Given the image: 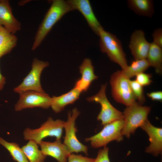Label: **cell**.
<instances>
[{"label":"cell","mask_w":162,"mask_h":162,"mask_svg":"<svg viewBox=\"0 0 162 162\" xmlns=\"http://www.w3.org/2000/svg\"><path fill=\"white\" fill-rule=\"evenodd\" d=\"M74 10L63 0H54L37 31L32 47L35 50L40 44L53 26L67 13Z\"/></svg>","instance_id":"6da1fadb"},{"label":"cell","mask_w":162,"mask_h":162,"mask_svg":"<svg viewBox=\"0 0 162 162\" xmlns=\"http://www.w3.org/2000/svg\"><path fill=\"white\" fill-rule=\"evenodd\" d=\"M100 51L106 53L110 60L118 64L122 70L128 66L126 55L120 40L112 33L105 31L103 27L98 31Z\"/></svg>","instance_id":"7a4b0ae2"},{"label":"cell","mask_w":162,"mask_h":162,"mask_svg":"<svg viewBox=\"0 0 162 162\" xmlns=\"http://www.w3.org/2000/svg\"><path fill=\"white\" fill-rule=\"evenodd\" d=\"M151 107L142 106L136 101L127 106L123 113L124 124L122 134L127 138L130 137L138 128L141 126L148 119Z\"/></svg>","instance_id":"3957f363"},{"label":"cell","mask_w":162,"mask_h":162,"mask_svg":"<svg viewBox=\"0 0 162 162\" xmlns=\"http://www.w3.org/2000/svg\"><path fill=\"white\" fill-rule=\"evenodd\" d=\"M65 122L61 119L54 120L51 117L38 128H27L23 133L26 140H32L39 145L43 140L47 137H55L56 140H61Z\"/></svg>","instance_id":"277c9868"},{"label":"cell","mask_w":162,"mask_h":162,"mask_svg":"<svg viewBox=\"0 0 162 162\" xmlns=\"http://www.w3.org/2000/svg\"><path fill=\"white\" fill-rule=\"evenodd\" d=\"M130 80L121 70L114 73L110 80L113 98L117 102L127 106L136 102L131 89Z\"/></svg>","instance_id":"5b68a950"},{"label":"cell","mask_w":162,"mask_h":162,"mask_svg":"<svg viewBox=\"0 0 162 162\" xmlns=\"http://www.w3.org/2000/svg\"><path fill=\"white\" fill-rule=\"evenodd\" d=\"M106 83L102 85L97 94L86 99L88 102H95L100 104L101 110L97 118L104 125L116 120L124 119L123 113L114 107L108 99L106 94Z\"/></svg>","instance_id":"8992f818"},{"label":"cell","mask_w":162,"mask_h":162,"mask_svg":"<svg viewBox=\"0 0 162 162\" xmlns=\"http://www.w3.org/2000/svg\"><path fill=\"white\" fill-rule=\"evenodd\" d=\"M124 124V121L122 119L106 124L98 133L86 138L85 141L90 142L92 146L96 148L106 146L112 141H121L123 139L122 131Z\"/></svg>","instance_id":"52a82bcc"},{"label":"cell","mask_w":162,"mask_h":162,"mask_svg":"<svg viewBox=\"0 0 162 162\" xmlns=\"http://www.w3.org/2000/svg\"><path fill=\"white\" fill-rule=\"evenodd\" d=\"M80 112L76 108L68 113V118L65 122L64 129L65 136L63 143L67 146L69 152L78 153L83 152L88 154L87 147L81 143L76 136L77 129L75 125V121Z\"/></svg>","instance_id":"ba28073f"},{"label":"cell","mask_w":162,"mask_h":162,"mask_svg":"<svg viewBox=\"0 0 162 162\" xmlns=\"http://www.w3.org/2000/svg\"><path fill=\"white\" fill-rule=\"evenodd\" d=\"M49 65L47 62L35 58L33 61L32 69L22 82L14 89V91L19 93L29 90L45 92L40 83V76L43 70Z\"/></svg>","instance_id":"9c48e42d"},{"label":"cell","mask_w":162,"mask_h":162,"mask_svg":"<svg viewBox=\"0 0 162 162\" xmlns=\"http://www.w3.org/2000/svg\"><path fill=\"white\" fill-rule=\"evenodd\" d=\"M19 94V98L14 107L16 111L35 107L47 109L51 106L52 98L45 92L29 90Z\"/></svg>","instance_id":"30bf717a"},{"label":"cell","mask_w":162,"mask_h":162,"mask_svg":"<svg viewBox=\"0 0 162 162\" xmlns=\"http://www.w3.org/2000/svg\"><path fill=\"white\" fill-rule=\"evenodd\" d=\"M150 44L142 30H136L132 33L129 47L135 60L146 59Z\"/></svg>","instance_id":"8fae6325"},{"label":"cell","mask_w":162,"mask_h":162,"mask_svg":"<svg viewBox=\"0 0 162 162\" xmlns=\"http://www.w3.org/2000/svg\"><path fill=\"white\" fill-rule=\"evenodd\" d=\"M74 9L79 11L87 21L92 30L98 36L99 29L102 27L96 18L88 0L66 1Z\"/></svg>","instance_id":"7c38bea8"},{"label":"cell","mask_w":162,"mask_h":162,"mask_svg":"<svg viewBox=\"0 0 162 162\" xmlns=\"http://www.w3.org/2000/svg\"><path fill=\"white\" fill-rule=\"evenodd\" d=\"M141 128L147 134L150 144L146 148V152L155 156L161 154L162 152V129L153 126L148 119Z\"/></svg>","instance_id":"4fadbf2b"},{"label":"cell","mask_w":162,"mask_h":162,"mask_svg":"<svg viewBox=\"0 0 162 162\" xmlns=\"http://www.w3.org/2000/svg\"><path fill=\"white\" fill-rule=\"evenodd\" d=\"M39 145L43 154L56 159L58 162H67L71 154L67 146L62 143L61 140H56L52 142L42 141Z\"/></svg>","instance_id":"5bb4252c"},{"label":"cell","mask_w":162,"mask_h":162,"mask_svg":"<svg viewBox=\"0 0 162 162\" xmlns=\"http://www.w3.org/2000/svg\"><path fill=\"white\" fill-rule=\"evenodd\" d=\"M79 68L81 77L76 81L74 88L82 93L87 91L92 82L98 76L95 74L92 61L89 58L83 60Z\"/></svg>","instance_id":"9a60e30c"},{"label":"cell","mask_w":162,"mask_h":162,"mask_svg":"<svg viewBox=\"0 0 162 162\" xmlns=\"http://www.w3.org/2000/svg\"><path fill=\"white\" fill-rule=\"evenodd\" d=\"M0 26L13 34L21 28L20 23L13 15L7 0L0 1Z\"/></svg>","instance_id":"2e32d148"},{"label":"cell","mask_w":162,"mask_h":162,"mask_svg":"<svg viewBox=\"0 0 162 162\" xmlns=\"http://www.w3.org/2000/svg\"><path fill=\"white\" fill-rule=\"evenodd\" d=\"M82 93L74 88L69 92L58 96L52 98L51 107L56 113L60 112L67 105L72 104L78 100Z\"/></svg>","instance_id":"e0dca14e"},{"label":"cell","mask_w":162,"mask_h":162,"mask_svg":"<svg viewBox=\"0 0 162 162\" xmlns=\"http://www.w3.org/2000/svg\"><path fill=\"white\" fill-rule=\"evenodd\" d=\"M129 8L139 15L151 17L154 12L153 2L151 0H128Z\"/></svg>","instance_id":"ac0fdd59"},{"label":"cell","mask_w":162,"mask_h":162,"mask_svg":"<svg viewBox=\"0 0 162 162\" xmlns=\"http://www.w3.org/2000/svg\"><path fill=\"white\" fill-rule=\"evenodd\" d=\"M150 66L154 68L158 74L162 72V48L152 42L150 47L146 58Z\"/></svg>","instance_id":"d6986e66"},{"label":"cell","mask_w":162,"mask_h":162,"mask_svg":"<svg viewBox=\"0 0 162 162\" xmlns=\"http://www.w3.org/2000/svg\"><path fill=\"white\" fill-rule=\"evenodd\" d=\"M17 39L14 34L3 27L0 28V58L8 53L15 46Z\"/></svg>","instance_id":"ffe728a7"},{"label":"cell","mask_w":162,"mask_h":162,"mask_svg":"<svg viewBox=\"0 0 162 162\" xmlns=\"http://www.w3.org/2000/svg\"><path fill=\"white\" fill-rule=\"evenodd\" d=\"M38 145L34 141L29 140L21 148L29 162H44L46 156L39 149Z\"/></svg>","instance_id":"44dd1931"},{"label":"cell","mask_w":162,"mask_h":162,"mask_svg":"<svg viewBox=\"0 0 162 162\" xmlns=\"http://www.w3.org/2000/svg\"><path fill=\"white\" fill-rule=\"evenodd\" d=\"M150 66L146 59H134L129 66L121 70L124 75L130 79L140 73L144 72Z\"/></svg>","instance_id":"7402d4cb"},{"label":"cell","mask_w":162,"mask_h":162,"mask_svg":"<svg viewBox=\"0 0 162 162\" xmlns=\"http://www.w3.org/2000/svg\"><path fill=\"white\" fill-rule=\"evenodd\" d=\"M0 144L9 152L13 159L17 162H29L18 144L9 142L0 137Z\"/></svg>","instance_id":"603a6c76"},{"label":"cell","mask_w":162,"mask_h":162,"mask_svg":"<svg viewBox=\"0 0 162 162\" xmlns=\"http://www.w3.org/2000/svg\"><path fill=\"white\" fill-rule=\"evenodd\" d=\"M130 84L133 94L138 103L142 104L146 100L144 95L143 87L137 82L135 80H130Z\"/></svg>","instance_id":"cb8c5ba5"},{"label":"cell","mask_w":162,"mask_h":162,"mask_svg":"<svg viewBox=\"0 0 162 162\" xmlns=\"http://www.w3.org/2000/svg\"><path fill=\"white\" fill-rule=\"evenodd\" d=\"M135 80L142 86H149L152 82V75L150 74L142 73L136 76Z\"/></svg>","instance_id":"d4e9b609"},{"label":"cell","mask_w":162,"mask_h":162,"mask_svg":"<svg viewBox=\"0 0 162 162\" xmlns=\"http://www.w3.org/2000/svg\"><path fill=\"white\" fill-rule=\"evenodd\" d=\"M109 148L105 146L100 149L93 162H111L109 157Z\"/></svg>","instance_id":"484cf974"},{"label":"cell","mask_w":162,"mask_h":162,"mask_svg":"<svg viewBox=\"0 0 162 162\" xmlns=\"http://www.w3.org/2000/svg\"><path fill=\"white\" fill-rule=\"evenodd\" d=\"M94 160V158L72 153L70 154L68 159V162H93Z\"/></svg>","instance_id":"4316f807"},{"label":"cell","mask_w":162,"mask_h":162,"mask_svg":"<svg viewBox=\"0 0 162 162\" xmlns=\"http://www.w3.org/2000/svg\"><path fill=\"white\" fill-rule=\"evenodd\" d=\"M154 43L162 48V29L161 28L155 30L152 34Z\"/></svg>","instance_id":"83f0119b"},{"label":"cell","mask_w":162,"mask_h":162,"mask_svg":"<svg viewBox=\"0 0 162 162\" xmlns=\"http://www.w3.org/2000/svg\"><path fill=\"white\" fill-rule=\"evenodd\" d=\"M147 95L152 100L160 101L162 100V92L161 91L151 92L147 93Z\"/></svg>","instance_id":"f1b7e54d"},{"label":"cell","mask_w":162,"mask_h":162,"mask_svg":"<svg viewBox=\"0 0 162 162\" xmlns=\"http://www.w3.org/2000/svg\"><path fill=\"white\" fill-rule=\"evenodd\" d=\"M5 82V77L2 74L0 71V90L3 88Z\"/></svg>","instance_id":"f546056e"},{"label":"cell","mask_w":162,"mask_h":162,"mask_svg":"<svg viewBox=\"0 0 162 162\" xmlns=\"http://www.w3.org/2000/svg\"><path fill=\"white\" fill-rule=\"evenodd\" d=\"M2 27V26H0V28H1V27Z\"/></svg>","instance_id":"4dcf8cb0"}]
</instances>
